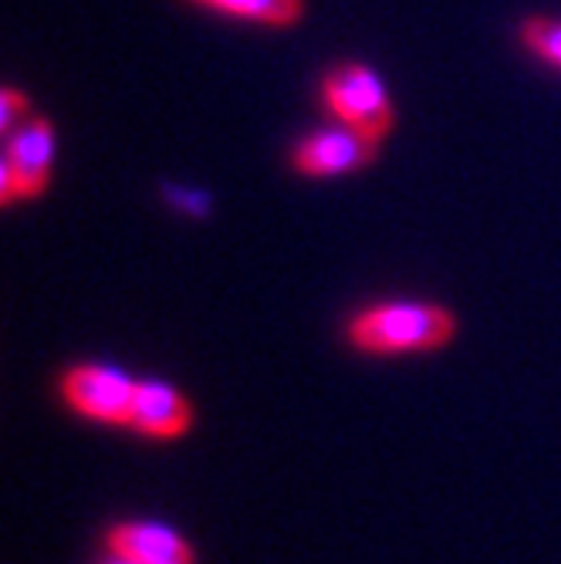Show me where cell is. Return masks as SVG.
<instances>
[{"label": "cell", "mask_w": 561, "mask_h": 564, "mask_svg": "<svg viewBox=\"0 0 561 564\" xmlns=\"http://www.w3.org/2000/svg\"><path fill=\"white\" fill-rule=\"evenodd\" d=\"M453 315L436 304H382L352 322L348 335L363 351H423L453 338Z\"/></svg>", "instance_id": "6da1fadb"}, {"label": "cell", "mask_w": 561, "mask_h": 564, "mask_svg": "<svg viewBox=\"0 0 561 564\" xmlns=\"http://www.w3.org/2000/svg\"><path fill=\"white\" fill-rule=\"evenodd\" d=\"M322 98L342 126L363 132L369 139L382 142L396 126V112L386 95V85L366 65L335 68L322 85Z\"/></svg>", "instance_id": "7a4b0ae2"}, {"label": "cell", "mask_w": 561, "mask_h": 564, "mask_svg": "<svg viewBox=\"0 0 561 564\" xmlns=\"http://www.w3.org/2000/svg\"><path fill=\"white\" fill-rule=\"evenodd\" d=\"M51 163H55V129L44 116L24 119L8 135V152L0 163V199H31L41 196L51 183Z\"/></svg>", "instance_id": "3957f363"}, {"label": "cell", "mask_w": 561, "mask_h": 564, "mask_svg": "<svg viewBox=\"0 0 561 564\" xmlns=\"http://www.w3.org/2000/svg\"><path fill=\"white\" fill-rule=\"evenodd\" d=\"M136 386L129 376L106 369V366H78L65 376L62 392L72 409L82 416L101 420V423H119L132 426V402H136Z\"/></svg>", "instance_id": "277c9868"}, {"label": "cell", "mask_w": 561, "mask_h": 564, "mask_svg": "<svg viewBox=\"0 0 561 564\" xmlns=\"http://www.w3.org/2000/svg\"><path fill=\"white\" fill-rule=\"evenodd\" d=\"M376 156H379V139H369L345 126L342 132L309 135L294 149L291 163L301 176H338L369 166Z\"/></svg>", "instance_id": "5b68a950"}, {"label": "cell", "mask_w": 561, "mask_h": 564, "mask_svg": "<svg viewBox=\"0 0 561 564\" xmlns=\"http://www.w3.org/2000/svg\"><path fill=\"white\" fill-rule=\"evenodd\" d=\"M190 402L163 382H139L132 402V426L149 436H180L190 426Z\"/></svg>", "instance_id": "8992f818"}, {"label": "cell", "mask_w": 561, "mask_h": 564, "mask_svg": "<svg viewBox=\"0 0 561 564\" xmlns=\"http://www.w3.org/2000/svg\"><path fill=\"white\" fill-rule=\"evenodd\" d=\"M109 547L116 557L136 564H170V561H193L190 544L160 524H119L109 534Z\"/></svg>", "instance_id": "52a82bcc"}, {"label": "cell", "mask_w": 561, "mask_h": 564, "mask_svg": "<svg viewBox=\"0 0 561 564\" xmlns=\"http://www.w3.org/2000/svg\"><path fill=\"white\" fill-rule=\"evenodd\" d=\"M196 4L268 28H291L304 18V0H196Z\"/></svg>", "instance_id": "ba28073f"}, {"label": "cell", "mask_w": 561, "mask_h": 564, "mask_svg": "<svg viewBox=\"0 0 561 564\" xmlns=\"http://www.w3.org/2000/svg\"><path fill=\"white\" fill-rule=\"evenodd\" d=\"M521 44L535 58L561 68V21L554 18H528L521 24Z\"/></svg>", "instance_id": "9c48e42d"}, {"label": "cell", "mask_w": 561, "mask_h": 564, "mask_svg": "<svg viewBox=\"0 0 561 564\" xmlns=\"http://www.w3.org/2000/svg\"><path fill=\"white\" fill-rule=\"evenodd\" d=\"M28 109H31L28 95L18 91L14 85H8L4 91H0V129H4V135H11L21 119H28Z\"/></svg>", "instance_id": "30bf717a"}, {"label": "cell", "mask_w": 561, "mask_h": 564, "mask_svg": "<svg viewBox=\"0 0 561 564\" xmlns=\"http://www.w3.org/2000/svg\"><path fill=\"white\" fill-rule=\"evenodd\" d=\"M116 564H136V561H126V557H119V561H116Z\"/></svg>", "instance_id": "8fae6325"}, {"label": "cell", "mask_w": 561, "mask_h": 564, "mask_svg": "<svg viewBox=\"0 0 561 564\" xmlns=\"http://www.w3.org/2000/svg\"><path fill=\"white\" fill-rule=\"evenodd\" d=\"M170 564H190V561H170Z\"/></svg>", "instance_id": "7c38bea8"}]
</instances>
